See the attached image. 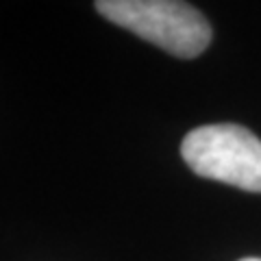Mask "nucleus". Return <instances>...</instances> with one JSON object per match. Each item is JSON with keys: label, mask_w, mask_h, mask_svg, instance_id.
I'll return each instance as SVG.
<instances>
[{"label": "nucleus", "mask_w": 261, "mask_h": 261, "mask_svg": "<svg viewBox=\"0 0 261 261\" xmlns=\"http://www.w3.org/2000/svg\"><path fill=\"white\" fill-rule=\"evenodd\" d=\"M240 261H261L259 257H244V259H240Z\"/></svg>", "instance_id": "nucleus-3"}, {"label": "nucleus", "mask_w": 261, "mask_h": 261, "mask_svg": "<svg viewBox=\"0 0 261 261\" xmlns=\"http://www.w3.org/2000/svg\"><path fill=\"white\" fill-rule=\"evenodd\" d=\"M181 154L202 178L261 192V140L240 124H207L190 130Z\"/></svg>", "instance_id": "nucleus-2"}, {"label": "nucleus", "mask_w": 261, "mask_h": 261, "mask_svg": "<svg viewBox=\"0 0 261 261\" xmlns=\"http://www.w3.org/2000/svg\"><path fill=\"white\" fill-rule=\"evenodd\" d=\"M96 11L166 53L194 59L211 42V27L198 9L176 0H98Z\"/></svg>", "instance_id": "nucleus-1"}]
</instances>
